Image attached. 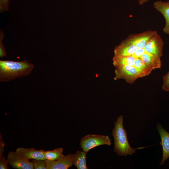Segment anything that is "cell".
Returning <instances> with one entry per match:
<instances>
[{
  "label": "cell",
  "instance_id": "6da1fadb",
  "mask_svg": "<svg viewBox=\"0 0 169 169\" xmlns=\"http://www.w3.org/2000/svg\"><path fill=\"white\" fill-rule=\"evenodd\" d=\"M34 65L27 60H0V81L8 82L29 75Z\"/></svg>",
  "mask_w": 169,
  "mask_h": 169
},
{
  "label": "cell",
  "instance_id": "9a60e30c",
  "mask_svg": "<svg viewBox=\"0 0 169 169\" xmlns=\"http://www.w3.org/2000/svg\"><path fill=\"white\" fill-rule=\"evenodd\" d=\"M136 58L132 56H114L112 60L115 67L128 65L133 66Z\"/></svg>",
  "mask_w": 169,
  "mask_h": 169
},
{
  "label": "cell",
  "instance_id": "3957f363",
  "mask_svg": "<svg viewBox=\"0 0 169 169\" xmlns=\"http://www.w3.org/2000/svg\"><path fill=\"white\" fill-rule=\"evenodd\" d=\"M111 141L108 136L97 134L86 135L80 139L79 144L82 151L86 153L91 149L99 146H110Z\"/></svg>",
  "mask_w": 169,
  "mask_h": 169
},
{
  "label": "cell",
  "instance_id": "9c48e42d",
  "mask_svg": "<svg viewBox=\"0 0 169 169\" xmlns=\"http://www.w3.org/2000/svg\"><path fill=\"white\" fill-rule=\"evenodd\" d=\"M157 128L161 140L160 144L162 146V158L159 164V166H161L169 157V133L159 123L157 124Z\"/></svg>",
  "mask_w": 169,
  "mask_h": 169
},
{
  "label": "cell",
  "instance_id": "ba28073f",
  "mask_svg": "<svg viewBox=\"0 0 169 169\" xmlns=\"http://www.w3.org/2000/svg\"><path fill=\"white\" fill-rule=\"evenodd\" d=\"M163 45L162 38L157 33L148 41L143 49L146 52L161 58L162 55Z\"/></svg>",
  "mask_w": 169,
  "mask_h": 169
},
{
  "label": "cell",
  "instance_id": "2e32d148",
  "mask_svg": "<svg viewBox=\"0 0 169 169\" xmlns=\"http://www.w3.org/2000/svg\"><path fill=\"white\" fill-rule=\"evenodd\" d=\"M133 66L140 71L142 77L149 74L153 70L140 58H136Z\"/></svg>",
  "mask_w": 169,
  "mask_h": 169
},
{
  "label": "cell",
  "instance_id": "30bf717a",
  "mask_svg": "<svg viewBox=\"0 0 169 169\" xmlns=\"http://www.w3.org/2000/svg\"><path fill=\"white\" fill-rule=\"evenodd\" d=\"M15 151L23 157L28 160L33 159L45 160L44 154L45 151L43 149L18 147L16 149Z\"/></svg>",
  "mask_w": 169,
  "mask_h": 169
},
{
  "label": "cell",
  "instance_id": "d4e9b609",
  "mask_svg": "<svg viewBox=\"0 0 169 169\" xmlns=\"http://www.w3.org/2000/svg\"><path fill=\"white\" fill-rule=\"evenodd\" d=\"M149 0H139V3L140 5H142L147 2Z\"/></svg>",
  "mask_w": 169,
  "mask_h": 169
},
{
  "label": "cell",
  "instance_id": "7a4b0ae2",
  "mask_svg": "<svg viewBox=\"0 0 169 169\" xmlns=\"http://www.w3.org/2000/svg\"><path fill=\"white\" fill-rule=\"evenodd\" d=\"M123 123V116L120 115L115 122L111 133L114 140V151L120 156L132 155L135 153L137 148H132L130 146Z\"/></svg>",
  "mask_w": 169,
  "mask_h": 169
},
{
  "label": "cell",
  "instance_id": "ac0fdd59",
  "mask_svg": "<svg viewBox=\"0 0 169 169\" xmlns=\"http://www.w3.org/2000/svg\"><path fill=\"white\" fill-rule=\"evenodd\" d=\"M34 169H46L45 160L32 159Z\"/></svg>",
  "mask_w": 169,
  "mask_h": 169
},
{
  "label": "cell",
  "instance_id": "4fadbf2b",
  "mask_svg": "<svg viewBox=\"0 0 169 169\" xmlns=\"http://www.w3.org/2000/svg\"><path fill=\"white\" fill-rule=\"evenodd\" d=\"M139 58L152 69L161 68V58L153 54L146 51Z\"/></svg>",
  "mask_w": 169,
  "mask_h": 169
},
{
  "label": "cell",
  "instance_id": "52a82bcc",
  "mask_svg": "<svg viewBox=\"0 0 169 169\" xmlns=\"http://www.w3.org/2000/svg\"><path fill=\"white\" fill-rule=\"evenodd\" d=\"M74 156L69 154L54 161L45 160L46 169H67L74 165Z\"/></svg>",
  "mask_w": 169,
  "mask_h": 169
},
{
  "label": "cell",
  "instance_id": "7c38bea8",
  "mask_svg": "<svg viewBox=\"0 0 169 169\" xmlns=\"http://www.w3.org/2000/svg\"><path fill=\"white\" fill-rule=\"evenodd\" d=\"M137 48L136 46L134 45L121 42L119 45L115 48L114 56L125 57L132 56Z\"/></svg>",
  "mask_w": 169,
  "mask_h": 169
},
{
  "label": "cell",
  "instance_id": "5bb4252c",
  "mask_svg": "<svg viewBox=\"0 0 169 169\" xmlns=\"http://www.w3.org/2000/svg\"><path fill=\"white\" fill-rule=\"evenodd\" d=\"M87 153L83 151H78L74 154V165L78 169H88L86 161Z\"/></svg>",
  "mask_w": 169,
  "mask_h": 169
},
{
  "label": "cell",
  "instance_id": "cb8c5ba5",
  "mask_svg": "<svg viewBox=\"0 0 169 169\" xmlns=\"http://www.w3.org/2000/svg\"><path fill=\"white\" fill-rule=\"evenodd\" d=\"M0 138V156L3 155L5 143L2 139L1 135Z\"/></svg>",
  "mask_w": 169,
  "mask_h": 169
},
{
  "label": "cell",
  "instance_id": "44dd1931",
  "mask_svg": "<svg viewBox=\"0 0 169 169\" xmlns=\"http://www.w3.org/2000/svg\"><path fill=\"white\" fill-rule=\"evenodd\" d=\"M9 0H0V10L1 12L7 11L9 9Z\"/></svg>",
  "mask_w": 169,
  "mask_h": 169
},
{
  "label": "cell",
  "instance_id": "5b68a950",
  "mask_svg": "<svg viewBox=\"0 0 169 169\" xmlns=\"http://www.w3.org/2000/svg\"><path fill=\"white\" fill-rule=\"evenodd\" d=\"M157 33L156 31L149 30L139 33L131 34L122 42L134 45L138 48H143L148 41Z\"/></svg>",
  "mask_w": 169,
  "mask_h": 169
},
{
  "label": "cell",
  "instance_id": "8992f818",
  "mask_svg": "<svg viewBox=\"0 0 169 169\" xmlns=\"http://www.w3.org/2000/svg\"><path fill=\"white\" fill-rule=\"evenodd\" d=\"M7 159L8 163L13 168L17 169H33L32 162L21 156L16 151H10Z\"/></svg>",
  "mask_w": 169,
  "mask_h": 169
},
{
  "label": "cell",
  "instance_id": "603a6c76",
  "mask_svg": "<svg viewBox=\"0 0 169 169\" xmlns=\"http://www.w3.org/2000/svg\"><path fill=\"white\" fill-rule=\"evenodd\" d=\"M146 51L143 48H138L132 56L136 58H139L141 55L145 53Z\"/></svg>",
  "mask_w": 169,
  "mask_h": 169
},
{
  "label": "cell",
  "instance_id": "e0dca14e",
  "mask_svg": "<svg viewBox=\"0 0 169 169\" xmlns=\"http://www.w3.org/2000/svg\"><path fill=\"white\" fill-rule=\"evenodd\" d=\"M63 148L58 147L53 150L45 151L44 154L45 160L54 161L60 158L63 154Z\"/></svg>",
  "mask_w": 169,
  "mask_h": 169
},
{
  "label": "cell",
  "instance_id": "277c9868",
  "mask_svg": "<svg viewBox=\"0 0 169 169\" xmlns=\"http://www.w3.org/2000/svg\"><path fill=\"white\" fill-rule=\"evenodd\" d=\"M115 68L114 80L123 79L131 84L138 78L142 77L140 71L134 66L124 65Z\"/></svg>",
  "mask_w": 169,
  "mask_h": 169
},
{
  "label": "cell",
  "instance_id": "ffe728a7",
  "mask_svg": "<svg viewBox=\"0 0 169 169\" xmlns=\"http://www.w3.org/2000/svg\"><path fill=\"white\" fill-rule=\"evenodd\" d=\"M162 89L166 91H169V71L163 76Z\"/></svg>",
  "mask_w": 169,
  "mask_h": 169
},
{
  "label": "cell",
  "instance_id": "d6986e66",
  "mask_svg": "<svg viewBox=\"0 0 169 169\" xmlns=\"http://www.w3.org/2000/svg\"><path fill=\"white\" fill-rule=\"evenodd\" d=\"M3 36V32L2 31H1L0 37V57L1 58L4 57L7 55V53L2 42Z\"/></svg>",
  "mask_w": 169,
  "mask_h": 169
},
{
  "label": "cell",
  "instance_id": "7402d4cb",
  "mask_svg": "<svg viewBox=\"0 0 169 169\" xmlns=\"http://www.w3.org/2000/svg\"><path fill=\"white\" fill-rule=\"evenodd\" d=\"M8 161L3 155L0 156V169H8Z\"/></svg>",
  "mask_w": 169,
  "mask_h": 169
},
{
  "label": "cell",
  "instance_id": "8fae6325",
  "mask_svg": "<svg viewBox=\"0 0 169 169\" xmlns=\"http://www.w3.org/2000/svg\"><path fill=\"white\" fill-rule=\"evenodd\" d=\"M153 6L164 17L165 24L163 30L165 33L169 34V1L164 2L161 0L156 1L154 2Z\"/></svg>",
  "mask_w": 169,
  "mask_h": 169
}]
</instances>
